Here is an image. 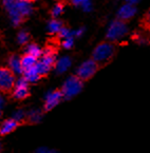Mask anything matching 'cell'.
<instances>
[{"label": "cell", "mask_w": 150, "mask_h": 153, "mask_svg": "<svg viewBox=\"0 0 150 153\" xmlns=\"http://www.w3.org/2000/svg\"><path fill=\"white\" fill-rule=\"evenodd\" d=\"M115 53V48L111 42H101L93 51L92 58L99 65H106L112 59Z\"/></svg>", "instance_id": "6da1fadb"}, {"label": "cell", "mask_w": 150, "mask_h": 153, "mask_svg": "<svg viewBox=\"0 0 150 153\" xmlns=\"http://www.w3.org/2000/svg\"><path fill=\"white\" fill-rule=\"evenodd\" d=\"M128 33V27L126 22L122 19H116L112 21L108 27L106 37L109 41H119L126 36Z\"/></svg>", "instance_id": "7a4b0ae2"}, {"label": "cell", "mask_w": 150, "mask_h": 153, "mask_svg": "<svg viewBox=\"0 0 150 153\" xmlns=\"http://www.w3.org/2000/svg\"><path fill=\"white\" fill-rule=\"evenodd\" d=\"M83 81L78 76H71L67 79L63 87V97L67 99L72 98L73 96L77 95L83 89Z\"/></svg>", "instance_id": "3957f363"}, {"label": "cell", "mask_w": 150, "mask_h": 153, "mask_svg": "<svg viewBox=\"0 0 150 153\" xmlns=\"http://www.w3.org/2000/svg\"><path fill=\"white\" fill-rule=\"evenodd\" d=\"M15 85L14 72L7 68H0V91L10 92Z\"/></svg>", "instance_id": "277c9868"}, {"label": "cell", "mask_w": 150, "mask_h": 153, "mask_svg": "<svg viewBox=\"0 0 150 153\" xmlns=\"http://www.w3.org/2000/svg\"><path fill=\"white\" fill-rule=\"evenodd\" d=\"M99 70V63L95 60L91 59V60H87L77 69V76L81 79V80H88L91 78L93 75L96 73Z\"/></svg>", "instance_id": "5b68a950"}, {"label": "cell", "mask_w": 150, "mask_h": 153, "mask_svg": "<svg viewBox=\"0 0 150 153\" xmlns=\"http://www.w3.org/2000/svg\"><path fill=\"white\" fill-rule=\"evenodd\" d=\"M28 82L29 81L25 77H22V78L18 79V81L15 83V88H14L13 91V96L16 99H25L30 95Z\"/></svg>", "instance_id": "8992f818"}, {"label": "cell", "mask_w": 150, "mask_h": 153, "mask_svg": "<svg viewBox=\"0 0 150 153\" xmlns=\"http://www.w3.org/2000/svg\"><path fill=\"white\" fill-rule=\"evenodd\" d=\"M63 94L61 91H53L50 94L47 95V98H46V104H45V111H50L56 107L57 105L60 102V100L63 99Z\"/></svg>", "instance_id": "52a82bcc"}, {"label": "cell", "mask_w": 150, "mask_h": 153, "mask_svg": "<svg viewBox=\"0 0 150 153\" xmlns=\"http://www.w3.org/2000/svg\"><path fill=\"white\" fill-rule=\"evenodd\" d=\"M137 14V7L134 4H131V3H125L124 5H122L119 7V12H117V16H119V19L126 21L129 20L133 17V16Z\"/></svg>", "instance_id": "ba28073f"}, {"label": "cell", "mask_w": 150, "mask_h": 153, "mask_svg": "<svg viewBox=\"0 0 150 153\" xmlns=\"http://www.w3.org/2000/svg\"><path fill=\"white\" fill-rule=\"evenodd\" d=\"M18 126H19V122L16 120L15 118H10V120H4L2 124L0 125V136L10 134L14 130H16Z\"/></svg>", "instance_id": "9c48e42d"}, {"label": "cell", "mask_w": 150, "mask_h": 153, "mask_svg": "<svg viewBox=\"0 0 150 153\" xmlns=\"http://www.w3.org/2000/svg\"><path fill=\"white\" fill-rule=\"evenodd\" d=\"M23 77L27 79L29 82H36L40 79V74H39L38 70H37V67L33 65V67L29 68L27 70L23 71Z\"/></svg>", "instance_id": "30bf717a"}, {"label": "cell", "mask_w": 150, "mask_h": 153, "mask_svg": "<svg viewBox=\"0 0 150 153\" xmlns=\"http://www.w3.org/2000/svg\"><path fill=\"white\" fill-rule=\"evenodd\" d=\"M9 63H10V67H11V70L14 73H16V74H22L23 73V68L21 65V60L16 55L11 56Z\"/></svg>", "instance_id": "8fae6325"}, {"label": "cell", "mask_w": 150, "mask_h": 153, "mask_svg": "<svg viewBox=\"0 0 150 153\" xmlns=\"http://www.w3.org/2000/svg\"><path fill=\"white\" fill-rule=\"evenodd\" d=\"M17 9L23 17L30 16L32 14V7L30 4V2H27V1L17 0Z\"/></svg>", "instance_id": "7c38bea8"}, {"label": "cell", "mask_w": 150, "mask_h": 153, "mask_svg": "<svg viewBox=\"0 0 150 153\" xmlns=\"http://www.w3.org/2000/svg\"><path fill=\"white\" fill-rule=\"evenodd\" d=\"M70 65H71V59L67 56L63 57L56 63V71L58 73H63L65 71H67L69 69Z\"/></svg>", "instance_id": "4fadbf2b"}, {"label": "cell", "mask_w": 150, "mask_h": 153, "mask_svg": "<svg viewBox=\"0 0 150 153\" xmlns=\"http://www.w3.org/2000/svg\"><path fill=\"white\" fill-rule=\"evenodd\" d=\"M20 60H21V65H22V68H23V71L29 69V68L33 67V65H35L36 62H37V58L30 54H25V56H22V58H21Z\"/></svg>", "instance_id": "5bb4252c"}, {"label": "cell", "mask_w": 150, "mask_h": 153, "mask_svg": "<svg viewBox=\"0 0 150 153\" xmlns=\"http://www.w3.org/2000/svg\"><path fill=\"white\" fill-rule=\"evenodd\" d=\"M25 53L27 54H30L32 56L36 57V58H39V57L43 56V51L40 50V48L38 45H36V43H31V45H28L27 50H25Z\"/></svg>", "instance_id": "9a60e30c"}, {"label": "cell", "mask_w": 150, "mask_h": 153, "mask_svg": "<svg viewBox=\"0 0 150 153\" xmlns=\"http://www.w3.org/2000/svg\"><path fill=\"white\" fill-rule=\"evenodd\" d=\"M27 117L29 123H31V124H37L43 118V114H41V112L39 110H32L31 112H29Z\"/></svg>", "instance_id": "2e32d148"}, {"label": "cell", "mask_w": 150, "mask_h": 153, "mask_svg": "<svg viewBox=\"0 0 150 153\" xmlns=\"http://www.w3.org/2000/svg\"><path fill=\"white\" fill-rule=\"evenodd\" d=\"M61 27H63V22L60 20H57V19H53L49 23V33L51 34L58 33Z\"/></svg>", "instance_id": "e0dca14e"}, {"label": "cell", "mask_w": 150, "mask_h": 153, "mask_svg": "<svg viewBox=\"0 0 150 153\" xmlns=\"http://www.w3.org/2000/svg\"><path fill=\"white\" fill-rule=\"evenodd\" d=\"M72 2L75 5H81L85 12H90L92 9L90 0H72Z\"/></svg>", "instance_id": "ac0fdd59"}, {"label": "cell", "mask_w": 150, "mask_h": 153, "mask_svg": "<svg viewBox=\"0 0 150 153\" xmlns=\"http://www.w3.org/2000/svg\"><path fill=\"white\" fill-rule=\"evenodd\" d=\"M63 4L60 2H58L55 7H53V9H52L51 15L53 16L54 18H56V17H58V16L63 13Z\"/></svg>", "instance_id": "d6986e66"}, {"label": "cell", "mask_w": 150, "mask_h": 153, "mask_svg": "<svg viewBox=\"0 0 150 153\" xmlns=\"http://www.w3.org/2000/svg\"><path fill=\"white\" fill-rule=\"evenodd\" d=\"M29 38H30V35L25 31H21L17 36V40L20 45H25L29 41Z\"/></svg>", "instance_id": "ffe728a7"}, {"label": "cell", "mask_w": 150, "mask_h": 153, "mask_svg": "<svg viewBox=\"0 0 150 153\" xmlns=\"http://www.w3.org/2000/svg\"><path fill=\"white\" fill-rule=\"evenodd\" d=\"M74 34H73V32H71L70 31L68 27H63L60 29V31L58 32V37L59 38H67V37H69V36H73Z\"/></svg>", "instance_id": "44dd1931"}, {"label": "cell", "mask_w": 150, "mask_h": 153, "mask_svg": "<svg viewBox=\"0 0 150 153\" xmlns=\"http://www.w3.org/2000/svg\"><path fill=\"white\" fill-rule=\"evenodd\" d=\"M73 43H74L73 36H69V37H67V38H65V40L63 41V47L65 48V49H71Z\"/></svg>", "instance_id": "7402d4cb"}, {"label": "cell", "mask_w": 150, "mask_h": 153, "mask_svg": "<svg viewBox=\"0 0 150 153\" xmlns=\"http://www.w3.org/2000/svg\"><path fill=\"white\" fill-rule=\"evenodd\" d=\"M13 115H14L13 118H15V120H18L19 123H20L21 120H22L23 118H25V117L27 116V115H25V112H23V111H21V110H19V111H17V112H15Z\"/></svg>", "instance_id": "603a6c76"}, {"label": "cell", "mask_w": 150, "mask_h": 153, "mask_svg": "<svg viewBox=\"0 0 150 153\" xmlns=\"http://www.w3.org/2000/svg\"><path fill=\"white\" fill-rule=\"evenodd\" d=\"M84 31H85V29H79V30H77V31H73V34H74V36H76V37H78V36H81V34L84 33Z\"/></svg>", "instance_id": "cb8c5ba5"}, {"label": "cell", "mask_w": 150, "mask_h": 153, "mask_svg": "<svg viewBox=\"0 0 150 153\" xmlns=\"http://www.w3.org/2000/svg\"><path fill=\"white\" fill-rule=\"evenodd\" d=\"M139 1H140V0H126V2L131 3V4H137Z\"/></svg>", "instance_id": "d4e9b609"}, {"label": "cell", "mask_w": 150, "mask_h": 153, "mask_svg": "<svg viewBox=\"0 0 150 153\" xmlns=\"http://www.w3.org/2000/svg\"><path fill=\"white\" fill-rule=\"evenodd\" d=\"M3 106H4V99H3V97L0 95V109L2 108Z\"/></svg>", "instance_id": "484cf974"}, {"label": "cell", "mask_w": 150, "mask_h": 153, "mask_svg": "<svg viewBox=\"0 0 150 153\" xmlns=\"http://www.w3.org/2000/svg\"><path fill=\"white\" fill-rule=\"evenodd\" d=\"M22 1H27V2H32V1H34V0H22Z\"/></svg>", "instance_id": "4316f807"}, {"label": "cell", "mask_w": 150, "mask_h": 153, "mask_svg": "<svg viewBox=\"0 0 150 153\" xmlns=\"http://www.w3.org/2000/svg\"><path fill=\"white\" fill-rule=\"evenodd\" d=\"M148 19H149V21H150V12L148 13Z\"/></svg>", "instance_id": "83f0119b"}, {"label": "cell", "mask_w": 150, "mask_h": 153, "mask_svg": "<svg viewBox=\"0 0 150 153\" xmlns=\"http://www.w3.org/2000/svg\"><path fill=\"white\" fill-rule=\"evenodd\" d=\"M1 149H2V146H1V143H0V151H1Z\"/></svg>", "instance_id": "f1b7e54d"}, {"label": "cell", "mask_w": 150, "mask_h": 153, "mask_svg": "<svg viewBox=\"0 0 150 153\" xmlns=\"http://www.w3.org/2000/svg\"><path fill=\"white\" fill-rule=\"evenodd\" d=\"M1 115H2V113H1V112H0V117H1Z\"/></svg>", "instance_id": "f546056e"}]
</instances>
